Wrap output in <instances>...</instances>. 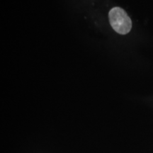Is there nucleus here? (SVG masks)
Instances as JSON below:
<instances>
[{"label": "nucleus", "instance_id": "1", "mask_svg": "<svg viewBox=\"0 0 153 153\" xmlns=\"http://www.w3.org/2000/svg\"><path fill=\"white\" fill-rule=\"evenodd\" d=\"M111 26L118 33L125 35L132 28V22L126 11L120 7H114L108 13Z\"/></svg>", "mask_w": 153, "mask_h": 153}]
</instances>
